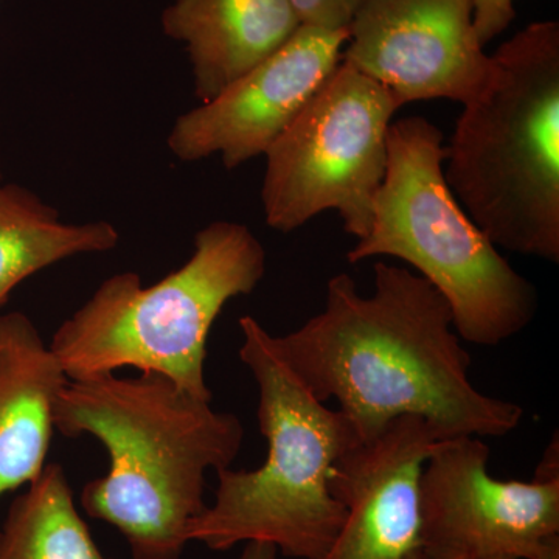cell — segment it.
Here are the masks:
<instances>
[{
	"mask_svg": "<svg viewBox=\"0 0 559 559\" xmlns=\"http://www.w3.org/2000/svg\"><path fill=\"white\" fill-rule=\"evenodd\" d=\"M479 437L443 440L419 476V555L426 559H559L558 439L532 481L488 473Z\"/></svg>",
	"mask_w": 559,
	"mask_h": 559,
	"instance_id": "obj_8",
	"label": "cell"
},
{
	"mask_svg": "<svg viewBox=\"0 0 559 559\" xmlns=\"http://www.w3.org/2000/svg\"><path fill=\"white\" fill-rule=\"evenodd\" d=\"M0 559H114L105 557L79 513L68 474L46 465L11 502L0 530Z\"/></svg>",
	"mask_w": 559,
	"mask_h": 559,
	"instance_id": "obj_15",
	"label": "cell"
},
{
	"mask_svg": "<svg viewBox=\"0 0 559 559\" xmlns=\"http://www.w3.org/2000/svg\"><path fill=\"white\" fill-rule=\"evenodd\" d=\"M409 559H426V558L423 557V555H419V551L417 549V550L414 551V554L411 555Z\"/></svg>",
	"mask_w": 559,
	"mask_h": 559,
	"instance_id": "obj_19",
	"label": "cell"
},
{
	"mask_svg": "<svg viewBox=\"0 0 559 559\" xmlns=\"http://www.w3.org/2000/svg\"><path fill=\"white\" fill-rule=\"evenodd\" d=\"M299 27L288 0H175L162 13L165 35L186 46L202 103L270 58Z\"/></svg>",
	"mask_w": 559,
	"mask_h": 559,
	"instance_id": "obj_12",
	"label": "cell"
},
{
	"mask_svg": "<svg viewBox=\"0 0 559 559\" xmlns=\"http://www.w3.org/2000/svg\"><path fill=\"white\" fill-rule=\"evenodd\" d=\"M278 550L267 543H248L240 559H277Z\"/></svg>",
	"mask_w": 559,
	"mask_h": 559,
	"instance_id": "obj_18",
	"label": "cell"
},
{
	"mask_svg": "<svg viewBox=\"0 0 559 559\" xmlns=\"http://www.w3.org/2000/svg\"><path fill=\"white\" fill-rule=\"evenodd\" d=\"M448 186L496 248L559 261V22L492 55L447 148Z\"/></svg>",
	"mask_w": 559,
	"mask_h": 559,
	"instance_id": "obj_3",
	"label": "cell"
},
{
	"mask_svg": "<svg viewBox=\"0 0 559 559\" xmlns=\"http://www.w3.org/2000/svg\"><path fill=\"white\" fill-rule=\"evenodd\" d=\"M349 32L304 27L212 102L182 114L168 148L182 162L219 154L227 170L264 156L341 64Z\"/></svg>",
	"mask_w": 559,
	"mask_h": 559,
	"instance_id": "obj_10",
	"label": "cell"
},
{
	"mask_svg": "<svg viewBox=\"0 0 559 559\" xmlns=\"http://www.w3.org/2000/svg\"><path fill=\"white\" fill-rule=\"evenodd\" d=\"M68 381L28 316L0 314V498L46 468L55 401Z\"/></svg>",
	"mask_w": 559,
	"mask_h": 559,
	"instance_id": "obj_13",
	"label": "cell"
},
{
	"mask_svg": "<svg viewBox=\"0 0 559 559\" xmlns=\"http://www.w3.org/2000/svg\"><path fill=\"white\" fill-rule=\"evenodd\" d=\"M443 440L426 419L401 417L352 444L330 471L344 524L314 559H409L419 547V476Z\"/></svg>",
	"mask_w": 559,
	"mask_h": 559,
	"instance_id": "obj_11",
	"label": "cell"
},
{
	"mask_svg": "<svg viewBox=\"0 0 559 559\" xmlns=\"http://www.w3.org/2000/svg\"><path fill=\"white\" fill-rule=\"evenodd\" d=\"M266 274V250L248 226L215 221L198 231L179 270L145 286L135 272L110 275L58 326L49 345L69 381L124 367L157 373L212 401L205 381L210 330L230 300Z\"/></svg>",
	"mask_w": 559,
	"mask_h": 559,
	"instance_id": "obj_5",
	"label": "cell"
},
{
	"mask_svg": "<svg viewBox=\"0 0 559 559\" xmlns=\"http://www.w3.org/2000/svg\"><path fill=\"white\" fill-rule=\"evenodd\" d=\"M516 0H471L473 25L480 46L502 35L516 17Z\"/></svg>",
	"mask_w": 559,
	"mask_h": 559,
	"instance_id": "obj_17",
	"label": "cell"
},
{
	"mask_svg": "<svg viewBox=\"0 0 559 559\" xmlns=\"http://www.w3.org/2000/svg\"><path fill=\"white\" fill-rule=\"evenodd\" d=\"M304 27L326 32H349L366 0H288Z\"/></svg>",
	"mask_w": 559,
	"mask_h": 559,
	"instance_id": "obj_16",
	"label": "cell"
},
{
	"mask_svg": "<svg viewBox=\"0 0 559 559\" xmlns=\"http://www.w3.org/2000/svg\"><path fill=\"white\" fill-rule=\"evenodd\" d=\"M53 425L108 451V473L84 485L80 502L87 516L119 530L132 559L182 558L207 507V474L230 468L245 441L237 415L145 371L66 382Z\"/></svg>",
	"mask_w": 559,
	"mask_h": 559,
	"instance_id": "obj_2",
	"label": "cell"
},
{
	"mask_svg": "<svg viewBox=\"0 0 559 559\" xmlns=\"http://www.w3.org/2000/svg\"><path fill=\"white\" fill-rule=\"evenodd\" d=\"M471 0H366L342 61L378 81L401 105L473 100L492 72Z\"/></svg>",
	"mask_w": 559,
	"mask_h": 559,
	"instance_id": "obj_9",
	"label": "cell"
},
{
	"mask_svg": "<svg viewBox=\"0 0 559 559\" xmlns=\"http://www.w3.org/2000/svg\"><path fill=\"white\" fill-rule=\"evenodd\" d=\"M373 272L371 296L348 274L334 275L323 310L274 336L305 388L320 403L336 400L360 439L401 417L426 419L444 439L513 432L524 409L474 388L447 299L395 264L377 261Z\"/></svg>",
	"mask_w": 559,
	"mask_h": 559,
	"instance_id": "obj_1",
	"label": "cell"
},
{
	"mask_svg": "<svg viewBox=\"0 0 559 559\" xmlns=\"http://www.w3.org/2000/svg\"><path fill=\"white\" fill-rule=\"evenodd\" d=\"M119 241L108 221L62 223L57 209L0 178V307L36 272L83 253L109 252Z\"/></svg>",
	"mask_w": 559,
	"mask_h": 559,
	"instance_id": "obj_14",
	"label": "cell"
},
{
	"mask_svg": "<svg viewBox=\"0 0 559 559\" xmlns=\"http://www.w3.org/2000/svg\"><path fill=\"white\" fill-rule=\"evenodd\" d=\"M241 362L259 384V425L267 457L252 471H219L212 506L191 524L190 543L224 551L272 544L294 559L319 558L344 524L330 489L334 462L360 440L352 419L314 399L280 356L274 334L240 319Z\"/></svg>",
	"mask_w": 559,
	"mask_h": 559,
	"instance_id": "obj_4",
	"label": "cell"
},
{
	"mask_svg": "<svg viewBox=\"0 0 559 559\" xmlns=\"http://www.w3.org/2000/svg\"><path fill=\"white\" fill-rule=\"evenodd\" d=\"M444 160L443 134L432 121L409 117L390 124L370 230L347 260L406 261L447 299L460 340L498 347L532 323L538 294L460 207Z\"/></svg>",
	"mask_w": 559,
	"mask_h": 559,
	"instance_id": "obj_6",
	"label": "cell"
},
{
	"mask_svg": "<svg viewBox=\"0 0 559 559\" xmlns=\"http://www.w3.org/2000/svg\"><path fill=\"white\" fill-rule=\"evenodd\" d=\"M401 106L378 81L341 61L264 153L267 226L289 234L336 210L348 235L366 237L388 168L390 124Z\"/></svg>",
	"mask_w": 559,
	"mask_h": 559,
	"instance_id": "obj_7",
	"label": "cell"
}]
</instances>
